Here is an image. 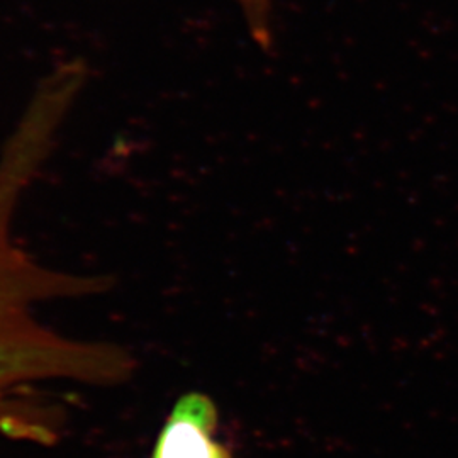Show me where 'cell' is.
<instances>
[{
  "mask_svg": "<svg viewBox=\"0 0 458 458\" xmlns=\"http://www.w3.org/2000/svg\"><path fill=\"white\" fill-rule=\"evenodd\" d=\"M62 126L47 104H31L0 153V433L49 440V384L114 386L131 377V355L111 344L72 340L49 327L43 310L60 299L94 294L102 278L48 268L17 242L21 199L47 162Z\"/></svg>",
  "mask_w": 458,
  "mask_h": 458,
  "instance_id": "1",
  "label": "cell"
},
{
  "mask_svg": "<svg viewBox=\"0 0 458 458\" xmlns=\"http://www.w3.org/2000/svg\"><path fill=\"white\" fill-rule=\"evenodd\" d=\"M219 412L209 395H182L170 411L155 443L151 458H233L217 440Z\"/></svg>",
  "mask_w": 458,
  "mask_h": 458,
  "instance_id": "2",
  "label": "cell"
}]
</instances>
